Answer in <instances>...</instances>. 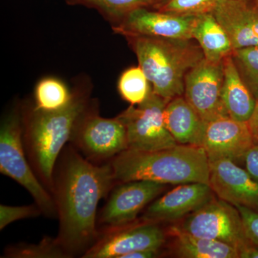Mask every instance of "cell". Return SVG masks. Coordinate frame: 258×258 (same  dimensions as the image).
Segmentation results:
<instances>
[{
    "label": "cell",
    "mask_w": 258,
    "mask_h": 258,
    "mask_svg": "<svg viewBox=\"0 0 258 258\" xmlns=\"http://www.w3.org/2000/svg\"><path fill=\"white\" fill-rule=\"evenodd\" d=\"M115 185L111 163L93 164L71 144L62 149L54 169L52 197L59 219L56 238L70 257L83 256L98 240V203Z\"/></svg>",
    "instance_id": "obj_1"
},
{
    "label": "cell",
    "mask_w": 258,
    "mask_h": 258,
    "mask_svg": "<svg viewBox=\"0 0 258 258\" xmlns=\"http://www.w3.org/2000/svg\"><path fill=\"white\" fill-rule=\"evenodd\" d=\"M91 105L89 88H76L71 102L62 109L43 111L32 106L24 108L22 113L23 143L29 162L52 195L57 159Z\"/></svg>",
    "instance_id": "obj_2"
},
{
    "label": "cell",
    "mask_w": 258,
    "mask_h": 258,
    "mask_svg": "<svg viewBox=\"0 0 258 258\" xmlns=\"http://www.w3.org/2000/svg\"><path fill=\"white\" fill-rule=\"evenodd\" d=\"M110 163L116 184L137 180L210 184L209 159L201 147L177 144L152 152L126 149Z\"/></svg>",
    "instance_id": "obj_3"
},
{
    "label": "cell",
    "mask_w": 258,
    "mask_h": 258,
    "mask_svg": "<svg viewBox=\"0 0 258 258\" xmlns=\"http://www.w3.org/2000/svg\"><path fill=\"white\" fill-rule=\"evenodd\" d=\"M125 38L152 85L153 92L168 101L184 95L186 75L205 58L195 40L143 36Z\"/></svg>",
    "instance_id": "obj_4"
},
{
    "label": "cell",
    "mask_w": 258,
    "mask_h": 258,
    "mask_svg": "<svg viewBox=\"0 0 258 258\" xmlns=\"http://www.w3.org/2000/svg\"><path fill=\"white\" fill-rule=\"evenodd\" d=\"M0 172L28 190L42 215L57 217L53 197L38 179L27 157L24 147L21 112L12 110L2 120L0 127Z\"/></svg>",
    "instance_id": "obj_5"
},
{
    "label": "cell",
    "mask_w": 258,
    "mask_h": 258,
    "mask_svg": "<svg viewBox=\"0 0 258 258\" xmlns=\"http://www.w3.org/2000/svg\"><path fill=\"white\" fill-rule=\"evenodd\" d=\"M70 143L96 164L110 162L128 149L126 129L123 122L118 116L101 117L95 103L80 120Z\"/></svg>",
    "instance_id": "obj_6"
},
{
    "label": "cell",
    "mask_w": 258,
    "mask_h": 258,
    "mask_svg": "<svg viewBox=\"0 0 258 258\" xmlns=\"http://www.w3.org/2000/svg\"><path fill=\"white\" fill-rule=\"evenodd\" d=\"M168 102L152 91L143 103L131 105L118 115L126 129L128 149L152 152L179 144L164 122V112Z\"/></svg>",
    "instance_id": "obj_7"
},
{
    "label": "cell",
    "mask_w": 258,
    "mask_h": 258,
    "mask_svg": "<svg viewBox=\"0 0 258 258\" xmlns=\"http://www.w3.org/2000/svg\"><path fill=\"white\" fill-rule=\"evenodd\" d=\"M189 215L179 228L190 235L225 242L239 252L253 244L238 210L225 200L213 199Z\"/></svg>",
    "instance_id": "obj_8"
},
{
    "label": "cell",
    "mask_w": 258,
    "mask_h": 258,
    "mask_svg": "<svg viewBox=\"0 0 258 258\" xmlns=\"http://www.w3.org/2000/svg\"><path fill=\"white\" fill-rule=\"evenodd\" d=\"M165 239V232L157 222H133L122 227L105 228L82 257L123 258L134 251L160 249Z\"/></svg>",
    "instance_id": "obj_9"
},
{
    "label": "cell",
    "mask_w": 258,
    "mask_h": 258,
    "mask_svg": "<svg viewBox=\"0 0 258 258\" xmlns=\"http://www.w3.org/2000/svg\"><path fill=\"white\" fill-rule=\"evenodd\" d=\"M223 76V61L215 63L204 58L185 77V99L206 123L229 117L222 98Z\"/></svg>",
    "instance_id": "obj_10"
},
{
    "label": "cell",
    "mask_w": 258,
    "mask_h": 258,
    "mask_svg": "<svg viewBox=\"0 0 258 258\" xmlns=\"http://www.w3.org/2000/svg\"><path fill=\"white\" fill-rule=\"evenodd\" d=\"M166 184L137 180L115 185L102 208L98 222L103 228L132 224L143 209L165 189Z\"/></svg>",
    "instance_id": "obj_11"
},
{
    "label": "cell",
    "mask_w": 258,
    "mask_h": 258,
    "mask_svg": "<svg viewBox=\"0 0 258 258\" xmlns=\"http://www.w3.org/2000/svg\"><path fill=\"white\" fill-rule=\"evenodd\" d=\"M198 16L179 15L144 8L134 10L118 25L115 33L134 36L193 40Z\"/></svg>",
    "instance_id": "obj_12"
},
{
    "label": "cell",
    "mask_w": 258,
    "mask_h": 258,
    "mask_svg": "<svg viewBox=\"0 0 258 258\" xmlns=\"http://www.w3.org/2000/svg\"><path fill=\"white\" fill-rule=\"evenodd\" d=\"M210 186L221 200L258 212V182L235 161L209 159Z\"/></svg>",
    "instance_id": "obj_13"
},
{
    "label": "cell",
    "mask_w": 258,
    "mask_h": 258,
    "mask_svg": "<svg viewBox=\"0 0 258 258\" xmlns=\"http://www.w3.org/2000/svg\"><path fill=\"white\" fill-rule=\"evenodd\" d=\"M254 144L248 123L224 117L206 123L202 147L209 159L243 160Z\"/></svg>",
    "instance_id": "obj_14"
},
{
    "label": "cell",
    "mask_w": 258,
    "mask_h": 258,
    "mask_svg": "<svg viewBox=\"0 0 258 258\" xmlns=\"http://www.w3.org/2000/svg\"><path fill=\"white\" fill-rule=\"evenodd\" d=\"M210 184L195 182L180 185L154 200L143 215L144 221H174L190 215L213 200Z\"/></svg>",
    "instance_id": "obj_15"
},
{
    "label": "cell",
    "mask_w": 258,
    "mask_h": 258,
    "mask_svg": "<svg viewBox=\"0 0 258 258\" xmlns=\"http://www.w3.org/2000/svg\"><path fill=\"white\" fill-rule=\"evenodd\" d=\"M213 14L228 34L234 50L258 47V5L251 0H222Z\"/></svg>",
    "instance_id": "obj_16"
},
{
    "label": "cell",
    "mask_w": 258,
    "mask_h": 258,
    "mask_svg": "<svg viewBox=\"0 0 258 258\" xmlns=\"http://www.w3.org/2000/svg\"><path fill=\"white\" fill-rule=\"evenodd\" d=\"M164 117L166 128L177 144L202 147L206 122L185 99L184 95L168 102Z\"/></svg>",
    "instance_id": "obj_17"
},
{
    "label": "cell",
    "mask_w": 258,
    "mask_h": 258,
    "mask_svg": "<svg viewBox=\"0 0 258 258\" xmlns=\"http://www.w3.org/2000/svg\"><path fill=\"white\" fill-rule=\"evenodd\" d=\"M222 98L230 118L247 123L255 108V98L241 78L232 55L223 60Z\"/></svg>",
    "instance_id": "obj_18"
},
{
    "label": "cell",
    "mask_w": 258,
    "mask_h": 258,
    "mask_svg": "<svg viewBox=\"0 0 258 258\" xmlns=\"http://www.w3.org/2000/svg\"><path fill=\"white\" fill-rule=\"evenodd\" d=\"M193 40L201 47L205 58L215 63L222 62L234 51L228 34L213 13L199 15Z\"/></svg>",
    "instance_id": "obj_19"
},
{
    "label": "cell",
    "mask_w": 258,
    "mask_h": 258,
    "mask_svg": "<svg viewBox=\"0 0 258 258\" xmlns=\"http://www.w3.org/2000/svg\"><path fill=\"white\" fill-rule=\"evenodd\" d=\"M176 255L182 258H238L239 251L220 241L196 237L178 227H171Z\"/></svg>",
    "instance_id": "obj_20"
},
{
    "label": "cell",
    "mask_w": 258,
    "mask_h": 258,
    "mask_svg": "<svg viewBox=\"0 0 258 258\" xmlns=\"http://www.w3.org/2000/svg\"><path fill=\"white\" fill-rule=\"evenodd\" d=\"M71 5H82L98 11L112 26L118 25L134 10L152 8V0H64Z\"/></svg>",
    "instance_id": "obj_21"
},
{
    "label": "cell",
    "mask_w": 258,
    "mask_h": 258,
    "mask_svg": "<svg viewBox=\"0 0 258 258\" xmlns=\"http://www.w3.org/2000/svg\"><path fill=\"white\" fill-rule=\"evenodd\" d=\"M71 92L66 84L55 78L42 79L35 90V105L37 110L54 111L62 109L71 101Z\"/></svg>",
    "instance_id": "obj_22"
},
{
    "label": "cell",
    "mask_w": 258,
    "mask_h": 258,
    "mask_svg": "<svg viewBox=\"0 0 258 258\" xmlns=\"http://www.w3.org/2000/svg\"><path fill=\"white\" fill-rule=\"evenodd\" d=\"M118 91L124 101L137 106L147 100L152 93V85L140 66L125 70L118 81Z\"/></svg>",
    "instance_id": "obj_23"
},
{
    "label": "cell",
    "mask_w": 258,
    "mask_h": 258,
    "mask_svg": "<svg viewBox=\"0 0 258 258\" xmlns=\"http://www.w3.org/2000/svg\"><path fill=\"white\" fill-rule=\"evenodd\" d=\"M3 257L69 258L71 257L56 237H45L37 244H10L5 248Z\"/></svg>",
    "instance_id": "obj_24"
},
{
    "label": "cell",
    "mask_w": 258,
    "mask_h": 258,
    "mask_svg": "<svg viewBox=\"0 0 258 258\" xmlns=\"http://www.w3.org/2000/svg\"><path fill=\"white\" fill-rule=\"evenodd\" d=\"M232 57L241 78L258 101V47L235 49Z\"/></svg>",
    "instance_id": "obj_25"
},
{
    "label": "cell",
    "mask_w": 258,
    "mask_h": 258,
    "mask_svg": "<svg viewBox=\"0 0 258 258\" xmlns=\"http://www.w3.org/2000/svg\"><path fill=\"white\" fill-rule=\"evenodd\" d=\"M222 0H165L152 9L179 15L199 16L213 13Z\"/></svg>",
    "instance_id": "obj_26"
},
{
    "label": "cell",
    "mask_w": 258,
    "mask_h": 258,
    "mask_svg": "<svg viewBox=\"0 0 258 258\" xmlns=\"http://www.w3.org/2000/svg\"><path fill=\"white\" fill-rule=\"evenodd\" d=\"M42 215L40 208L35 205L25 206H7L0 205V230H4L7 226L18 220L37 217Z\"/></svg>",
    "instance_id": "obj_27"
},
{
    "label": "cell",
    "mask_w": 258,
    "mask_h": 258,
    "mask_svg": "<svg viewBox=\"0 0 258 258\" xmlns=\"http://www.w3.org/2000/svg\"><path fill=\"white\" fill-rule=\"evenodd\" d=\"M235 207L240 212L247 237L252 244L258 246V212L240 205Z\"/></svg>",
    "instance_id": "obj_28"
},
{
    "label": "cell",
    "mask_w": 258,
    "mask_h": 258,
    "mask_svg": "<svg viewBox=\"0 0 258 258\" xmlns=\"http://www.w3.org/2000/svg\"><path fill=\"white\" fill-rule=\"evenodd\" d=\"M245 170L258 182V144L249 148L243 158Z\"/></svg>",
    "instance_id": "obj_29"
},
{
    "label": "cell",
    "mask_w": 258,
    "mask_h": 258,
    "mask_svg": "<svg viewBox=\"0 0 258 258\" xmlns=\"http://www.w3.org/2000/svg\"><path fill=\"white\" fill-rule=\"evenodd\" d=\"M247 123H248L249 130L252 134L254 143L258 144V101L256 103L253 113L251 115Z\"/></svg>",
    "instance_id": "obj_30"
},
{
    "label": "cell",
    "mask_w": 258,
    "mask_h": 258,
    "mask_svg": "<svg viewBox=\"0 0 258 258\" xmlns=\"http://www.w3.org/2000/svg\"><path fill=\"white\" fill-rule=\"evenodd\" d=\"M159 249H149L134 251L125 254L123 258H154L159 256Z\"/></svg>",
    "instance_id": "obj_31"
},
{
    "label": "cell",
    "mask_w": 258,
    "mask_h": 258,
    "mask_svg": "<svg viewBox=\"0 0 258 258\" xmlns=\"http://www.w3.org/2000/svg\"><path fill=\"white\" fill-rule=\"evenodd\" d=\"M258 246L252 245L246 247L239 252L240 258H258Z\"/></svg>",
    "instance_id": "obj_32"
},
{
    "label": "cell",
    "mask_w": 258,
    "mask_h": 258,
    "mask_svg": "<svg viewBox=\"0 0 258 258\" xmlns=\"http://www.w3.org/2000/svg\"><path fill=\"white\" fill-rule=\"evenodd\" d=\"M164 1H165V0H152L153 5L152 8L155 6V5L160 4V3H163Z\"/></svg>",
    "instance_id": "obj_33"
},
{
    "label": "cell",
    "mask_w": 258,
    "mask_h": 258,
    "mask_svg": "<svg viewBox=\"0 0 258 258\" xmlns=\"http://www.w3.org/2000/svg\"><path fill=\"white\" fill-rule=\"evenodd\" d=\"M251 1L253 2L254 3L258 5V0H251Z\"/></svg>",
    "instance_id": "obj_34"
}]
</instances>
